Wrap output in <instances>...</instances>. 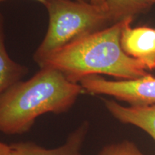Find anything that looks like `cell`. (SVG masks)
Returning <instances> with one entry per match:
<instances>
[{
    "instance_id": "obj_11",
    "label": "cell",
    "mask_w": 155,
    "mask_h": 155,
    "mask_svg": "<svg viewBox=\"0 0 155 155\" xmlns=\"http://www.w3.org/2000/svg\"><path fill=\"white\" fill-rule=\"evenodd\" d=\"M0 155H12L11 145L0 141Z\"/></svg>"
},
{
    "instance_id": "obj_13",
    "label": "cell",
    "mask_w": 155,
    "mask_h": 155,
    "mask_svg": "<svg viewBox=\"0 0 155 155\" xmlns=\"http://www.w3.org/2000/svg\"><path fill=\"white\" fill-rule=\"evenodd\" d=\"M4 1H6V0H0V2H2ZM35 1H38V2H41L42 5L45 3V2L46 1V0H35ZM76 1H78V2H90L89 0H76Z\"/></svg>"
},
{
    "instance_id": "obj_1",
    "label": "cell",
    "mask_w": 155,
    "mask_h": 155,
    "mask_svg": "<svg viewBox=\"0 0 155 155\" xmlns=\"http://www.w3.org/2000/svg\"><path fill=\"white\" fill-rule=\"evenodd\" d=\"M129 18L66 45L38 65L57 70L74 83L93 75H108L120 80L145 76L148 73L144 65L127 55L121 45L122 30Z\"/></svg>"
},
{
    "instance_id": "obj_2",
    "label": "cell",
    "mask_w": 155,
    "mask_h": 155,
    "mask_svg": "<svg viewBox=\"0 0 155 155\" xmlns=\"http://www.w3.org/2000/svg\"><path fill=\"white\" fill-rule=\"evenodd\" d=\"M83 91L50 68L40 70L28 81L13 85L0 95V132L8 135L28 132L43 114L68 111Z\"/></svg>"
},
{
    "instance_id": "obj_5",
    "label": "cell",
    "mask_w": 155,
    "mask_h": 155,
    "mask_svg": "<svg viewBox=\"0 0 155 155\" xmlns=\"http://www.w3.org/2000/svg\"><path fill=\"white\" fill-rule=\"evenodd\" d=\"M130 17L122 30L121 45L124 53L139 61L146 69H155V28H131Z\"/></svg>"
},
{
    "instance_id": "obj_14",
    "label": "cell",
    "mask_w": 155,
    "mask_h": 155,
    "mask_svg": "<svg viewBox=\"0 0 155 155\" xmlns=\"http://www.w3.org/2000/svg\"><path fill=\"white\" fill-rule=\"evenodd\" d=\"M146 1L147 2H148L149 4H150V5L152 6L153 4H154L155 3V0H146Z\"/></svg>"
},
{
    "instance_id": "obj_8",
    "label": "cell",
    "mask_w": 155,
    "mask_h": 155,
    "mask_svg": "<svg viewBox=\"0 0 155 155\" xmlns=\"http://www.w3.org/2000/svg\"><path fill=\"white\" fill-rule=\"evenodd\" d=\"M28 68L10 58L5 45V20L0 12V95L22 80L28 73Z\"/></svg>"
},
{
    "instance_id": "obj_6",
    "label": "cell",
    "mask_w": 155,
    "mask_h": 155,
    "mask_svg": "<svg viewBox=\"0 0 155 155\" xmlns=\"http://www.w3.org/2000/svg\"><path fill=\"white\" fill-rule=\"evenodd\" d=\"M88 129V124L84 122L71 132L61 146L53 149L45 148L32 141H19L11 144L12 155H83V144Z\"/></svg>"
},
{
    "instance_id": "obj_12",
    "label": "cell",
    "mask_w": 155,
    "mask_h": 155,
    "mask_svg": "<svg viewBox=\"0 0 155 155\" xmlns=\"http://www.w3.org/2000/svg\"><path fill=\"white\" fill-rule=\"evenodd\" d=\"M89 1L93 5L98 6V7H101L104 9L107 10V6H106V0H89Z\"/></svg>"
},
{
    "instance_id": "obj_3",
    "label": "cell",
    "mask_w": 155,
    "mask_h": 155,
    "mask_svg": "<svg viewBox=\"0 0 155 155\" xmlns=\"http://www.w3.org/2000/svg\"><path fill=\"white\" fill-rule=\"evenodd\" d=\"M43 5L49 22L47 32L33 55L38 65L66 45L114 25L107 10L90 2L46 0Z\"/></svg>"
},
{
    "instance_id": "obj_10",
    "label": "cell",
    "mask_w": 155,
    "mask_h": 155,
    "mask_svg": "<svg viewBox=\"0 0 155 155\" xmlns=\"http://www.w3.org/2000/svg\"><path fill=\"white\" fill-rule=\"evenodd\" d=\"M98 155H144V154L133 141L124 140L106 145L101 149Z\"/></svg>"
},
{
    "instance_id": "obj_7",
    "label": "cell",
    "mask_w": 155,
    "mask_h": 155,
    "mask_svg": "<svg viewBox=\"0 0 155 155\" xmlns=\"http://www.w3.org/2000/svg\"><path fill=\"white\" fill-rule=\"evenodd\" d=\"M106 109L118 121L139 128L155 141V104L124 106L115 101H104Z\"/></svg>"
},
{
    "instance_id": "obj_4",
    "label": "cell",
    "mask_w": 155,
    "mask_h": 155,
    "mask_svg": "<svg viewBox=\"0 0 155 155\" xmlns=\"http://www.w3.org/2000/svg\"><path fill=\"white\" fill-rule=\"evenodd\" d=\"M79 84L87 94L107 95L127 102L129 106L155 104V77L150 74L132 80L119 81H108L93 75L84 78Z\"/></svg>"
},
{
    "instance_id": "obj_9",
    "label": "cell",
    "mask_w": 155,
    "mask_h": 155,
    "mask_svg": "<svg viewBox=\"0 0 155 155\" xmlns=\"http://www.w3.org/2000/svg\"><path fill=\"white\" fill-rule=\"evenodd\" d=\"M107 12L113 24L144 12L151 5L146 0H106Z\"/></svg>"
}]
</instances>
